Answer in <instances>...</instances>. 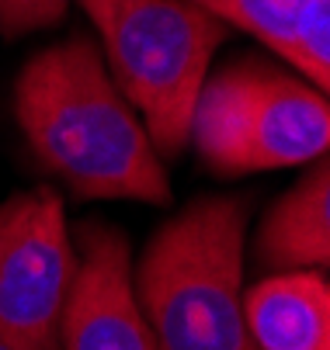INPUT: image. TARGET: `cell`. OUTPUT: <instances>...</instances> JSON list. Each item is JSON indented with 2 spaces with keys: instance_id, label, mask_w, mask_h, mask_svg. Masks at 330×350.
Returning a JSON list of instances; mask_svg holds the SVG:
<instances>
[{
  "instance_id": "1",
  "label": "cell",
  "mask_w": 330,
  "mask_h": 350,
  "mask_svg": "<svg viewBox=\"0 0 330 350\" xmlns=\"http://www.w3.org/2000/svg\"><path fill=\"white\" fill-rule=\"evenodd\" d=\"M14 111L35 160L80 202H170L164 157L90 38L73 35L31 56Z\"/></svg>"
},
{
  "instance_id": "2",
  "label": "cell",
  "mask_w": 330,
  "mask_h": 350,
  "mask_svg": "<svg viewBox=\"0 0 330 350\" xmlns=\"http://www.w3.org/2000/svg\"><path fill=\"white\" fill-rule=\"evenodd\" d=\"M247 198H195L132 260V295L157 350H257L244 316Z\"/></svg>"
},
{
  "instance_id": "3",
  "label": "cell",
  "mask_w": 330,
  "mask_h": 350,
  "mask_svg": "<svg viewBox=\"0 0 330 350\" xmlns=\"http://www.w3.org/2000/svg\"><path fill=\"white\" fill-rule=\"evenodd\" d=\"M98 31V53L164 160L188 149L195 97L226 25L188 0H77Z\"/></svg>"
},
{
  "instance_id": "4",
  "label": "cell",
  "mask_w": 330,
  "mask_h": 350,
  "mask_svg": "<svg viewBox=\"0 0 330 350\" xmlns=\"http://www.w3.org/2000/svg\"><path fill=\"white\" fill-rule=\"evenodd\" d=\"M188 146L216 177L309 167L330 146L327 94L268 59H229L195 97Z\"/></svg>"
},
{
  "instance_id": "5",
  "label": "cell",
  "mask_w": 330,
  "mask_h": 350,
  "mask_svg": "<svg viewBox=\"0 0 330 350\" xmlns=\"http://www.w3.org/2000/svg\"><path fill=\"white\" fill-rule=\"evenodd\" d=\"M73 271L77 250L60 194H11L0 205V340L18 350H60Z\"/></svg>"
},
{
  "instance_id": "6",
  "label": "cell",
  "mask_w": 330,
  "mask_h": 350,
  "mask_svg": "<svg viewBox=\"0 0 330 350\" xmlns=\"http://www.w3.org/2000/svg\"><path fill=\"white\" fill-rule=\"evenodd\" d=\"M77 271L60 323V350H157L132 295V246L118 226L77 229Z\"/></svg>"
},
{
  "instance_id": "7",
  "label": "cell",
  "mask_w": 330,
  "mask_h": 350,
  "mask_svg": "<svg viewBox=\"0 0 330 350\" xmlns=\"http://www.w3.org/2000/svg\"><path fill=\"white\" fill-rule=\"evenodd\" d=\"M254 257L261 267L327 271L330 264V163L313 160L309 170L278 198L261 219Z\"/></svg>"
},
{
  "instance_id": "8",
  "label": "cell",
  "mask_w": 330,
  "mask_h": 350,
  "mask_svg": "<svg viewBox=\"0 0 330 350\" xmlns=\"http://www.w3.org/2000/svg\"><path fill=\"white\" fill-rule=\"evenodd\" d=\"M257 350H330V288L323 271H281L244 288Z\"/></svg>"
},
{
  "instance_id": "9",
  "label": "cell",
  "mask_w": 330,
  "mask_h": 350,
  "mask_svg": "<svg viewBox=\"0 0 330 350\" xmlns=\"http://www.w3.org/2000/svg\"><path fill=\"white\" fill-rule=\"evenodd\" d=\"M216 21L240 28L261 45H268L278 59H292L296 18L306 0H188Z\"/></svg>"
},
{
  "instance_id": "10",
  "label": "cell",
  "mask_w": 330,
  "mask_h": 350,
  "mask_svg": "<svg viewBox=\"0 0 330 350\" xmlns=\"http://www.w3.org/2000/svg\"><path fill=\"white\" fill-rule=\"evenodd\" d=\"M70 0H0V35L21 38L31 31H45L66 18Z\"/></svg>"
},
{
  "instance_id": "11",
  "label": "cell",
  "mask_w": 330,
  "mask_h": 350,
  "mask_svg": "<svg viewBox=\"0 0 330 350\" xmlns=\"http://www.w3.org/2000/svg\"><path fill=\"white\" fill-rule=\"evenodd\" d=\"M0 350H18V347H11L8 340H0Z\"/></svg>"
}]
</instances>
